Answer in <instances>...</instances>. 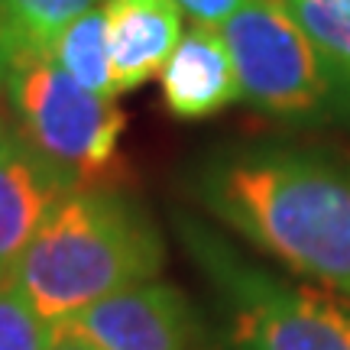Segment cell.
<instances>
[{
    "instance_id": "obj_1",
    "label": "cell",
    "mask_w": 350,
    "mask_h": 350,
    "mask_svg": "<svg viewBox=\"0 0 350 350\" xmlns=\"http://www.w3.org/2000/svg\"><path fill=\"white\" fill-rule=\"evenodd\" d=\"M204 198L230 227L292 269L350 295V175L299 152L214 165Z\"/></svg>"
},
{
    "instance_id": "obj_2",
    "label": "cell",
    "mask_w": 350,
    "mask_h": 350,
    "mask_svg": "<svg viewBox=\"0 0 350 350\" xmlns=\"http://www.w3.org/2000/svg\"><path fill=\"white\" fill-rule=\"evenodd\" d=\"M163 266L150 217L111 188L68 191L23 250L10 282L49 325L146 282Z\"/></svg>"
},
{
    "instance_id": "obj_3",
    "label": "cell",
    "mask_w": 350,
    "mask_h": 350,
    "mask_svg": "<svg viewBox=\"0 0 350 350\" xmlns=\"http://www.w3.org/2000/svg\"><path fill=\"white\" fill-rule=\"evenodd\" d=\"M3 91L16 130L62 175L68 191L107 188L124 172V111L113 98H100L68 78L49 52L13 49Z\"/></svg>"
},
{
    "instance_id": "obj_4",
    "label": "cell",
    "mask_w": 350,
    "mask_h": 350,
    "mask_svg": "<svg viewBox=\"0 0 350 350\" xmlns=\"http://www.w3.org/2000/svg\"><path fill=\"white\" fill-rule=\"evenodd\" d=\"M201 260L230 295V340L237 350H350V312L331 295L275 282L214 243L201 247Z\"/></svg>"
},
{
    "instance_id": "obj_5",
    "label": "cell",
    "mask_w": 350,
    "mask_h": 350,
    "mask_svg": "<svg viewBox=\"0 0 350 350\" xmlns=\"http://www.w3.org/2000/svg\"><path fill=\"white\" fill-rule=\"evenodd\" d=\"M221 36L237 68L240 98L253 107L288 117L314 111L327 98L331 75L282 0H247L221 26Z\"/></svg>"
},
{
    "instance_id": "obj_6",
    "label": "cell",
    "mask_w": 350,
    "mask_h": 350,
    "mask_svg": "<svg viewBox=\"0 0 350 350\" xmlns=\"http://www.w3.org/2000/svg\"><path fill=\"white\" fill-rule=\"evenodd\" d=\"M65 325L100 350H191L198 340V325L185 295L159 282L120 288Z\"/></svg>"
},
{
    "instance_id": "obj_7",
    "label": "cell",
    "mask_w": 350,
    "mask_h": 350,
    "mask_svg": "<svg viewBox=\"0 0 350 350\" xmlns=\"http://www.w3.org/2000/svg\"><path fill=\"white\" fill-rule=\"evenodd\" d=\"M65 195L62 175L16 126L0 124V282H10L29 240Z\"/></svg>"
},
{
    "instance_id": "obj_8",
    "label": "cell",
    "mask_w": 350,
    "mask_h": 350,
    "mask_svg": "<svg viewBox=\"0 0 350 350\" xmlns=\"http://www.w3.org/2000/svg\"><path fill=\"white\" fill-rule=\"evenodd\" d=\"M159 85L165 107L185 120L211 117L240 98V78L224 36L201 23L178 39L159 72Z\"/></svg>"
},
{
    "instance_id": "obj_9",
    "label": "cell",
    "mask_w": 350,
    "mask_h": 350,
    "mask_svg": "<svg viewBox=\"0 0 350 350\" xmlns=\"http://www.w3.org/2000/svg\"><path fill=\"white\" fill-rule=\"evenodd\" d=\"M100 10L117 88L130 91L159 75L182 39V7L175 0H104Z\"/></svg>"
},
{
    "instance_id": "obj_10",
    "label": "cell",
    "mask_w": 350,
    "mask_h": 350,
    "mask_svg": "<svg viewBox=\"0 0 350 350\" xmlns=\"http://www.w3.org/2000/svg\"><path fill=\"white\" fill-rule=\"evenodd\" d=\"M49 55L68 78H75L81 88L94 91L100 98H117L120 88L113 81L111 49H107V23L104 10L91 7L75 23H68L52 42Z\"/></svg>"
},
{
    "instance_id": "obj_11",
    "label": "cell",
    "mask_w": 350,
    "mask_h": 350,
    "mask_svg": "<svg viewBox=\"0 0 350 350\" xmlns=\"http://www.w3.org/2000/svg\"><path fill=\"white\" fill-rule=\"evenodd\" d=\"M312 39L331 81L350 85V0H282Z\"/></svg>"
},
{
    "instance_id": "obj_12",
    "label": "cell",
    "mask_w": 350,
    "mask_h": 350,
    "mask_svg": "<svg viewBox=\"0 0 350 350\" xmlns=\"http://www.w3.org/2000/svg\"><path fill=\"white\" fill-rule=\"evenodd\" d=\"M94 7V0H0V16L7 23L13 49L49 52L68 23Z\"/></svg>"
},
{
    "instance_id": "obj_13",
    "label": "cell",
    "mask_w": 350,
    "mask_h": 350,
    "mask_svg": "<svg viewBox=\"0 0 350 350\" xmlns=\"http://www.w3.org/2000/svg\"><path fill=\"white\" fill-rule=\"evenodd\" d=\"M55 327L13 282H0V350H46Z\"/></svg>"
},
{
    "instance_id": "obj_14",
    "label": "cell",
    "mask_w": 350,
    "mask_h": 350,
    "mask_svg": "<svg viewBox=\"0 0 350 350\" xmlns=\"http://www.w3.org/2000/svg\"><path fill=\"white\" fill-rule=\"evenodd\" d=\"M175 3L201 26H224L247 0H175Z\"/></svg>"
},
{
    "instance_id": "obj_15",
    "label": "cell",
    "mask_w": 350,
    "mask_h": 350,
    "mask_svg": "<svg viewBox=\"0 0 350 350\" xmlns=\"http://www.w3.org/2000/svg\"><path fill=\"white\" fill-rule=\"evenodd\" d=\"M46 350H100V347L98 344H91L85 334L72 331L68 325H59L55 327V338H52V344Z\"/></svg>"
},
{
    "instance_id": "obj_16",
    "label": "cell",
    "mask_w": 350,
    "mask_h": 350,
    "mask_svg": "<svg viewBox=\"0 0 350 350\" xmlns=\"http://www.w3.org/2000/svg\"><path fill=\"white\" fill-rule=\"evenodd\" d=\"M7 65H10V36H7V23L0 16V88L7 81Z\"/></svg>"
},
{
    "instance_id": "obj_17",
    "label": "cell",
    "mask_w": 350,
    "mask_h": 350,
    "mask_svg": "<svg viewBox=\"0 0 350 350\" xmlns=\"http://www.w3.org/2000/svg\"><path fill=\"white\" fill-rule=\"evenodd\" d=\"M0 124H3V117H0Z\"/></svg>"
}]
</instances>
